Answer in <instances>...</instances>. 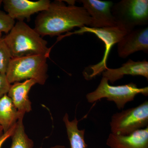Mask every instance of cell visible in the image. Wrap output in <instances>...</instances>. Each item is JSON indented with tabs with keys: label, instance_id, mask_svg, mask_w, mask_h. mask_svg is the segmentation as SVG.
Returning a JSON list of instances; mask_svg holds the SVG:
<instances>
[{
	"label": "cell",
	"instance_id": "cell-1",
	"mask_svg": "<svg viewBox=\"0 0 148 148\" xmlns=\"http://www.w3.org/2000/svg\"><path fill=\"white\" fill-rule=\"evenodd\" d=\"M91 18L83 7L66 5L64 1L51 2L47 9L36 17L35 31L41 36H60L75 27L90 26Z\"/></svg>",
	"mask_w": 148,
	"mask_h": 148
},
{
	"label": "cell",
	"instance_id": "cell-2",
	"mask_svg": "<svg viewBox=\"0 0 148 148\" xmlns=\"http://www.w3.org/2000/svg\"><path fill=\"white\" fill-rule=\"evenodd\" d=\"M3 38L12 58L35 54L49 57L51 47H48L47 41L24 21H17Z\"/></svg>",
	"mask_w": 148,
	"mask_h": 148
},
{
	"label": "cell",
	"instance_id": "cell-3",
	"mask_svg": "<svg viewBox=\"0 0 148 148\" xmlns=\"http://www.w3.org/2000/svg\"><path fill=\"white\" fill-rule=\"evenodd\" d=\"M48 57L35 54L12 58L5 73L8 82L11 84L32 79L38 84H45L48 78Z\"/></svg>",
	"mask_w": 148,
	"mask_h": 148
},
{
	"label": "cell",
	"instance_id": "cell-4",
	"mask_svg": "<svg viewBox=\"0 0 148 148\" xmlns=\"http://www.w3.org/2000/svg\"><path fill=\"white\" fill-rule=\"evenodd\" d=\"M139 94L148 95V87L138 88L137 84L130 83L123 85H110L107 79L103 77L96 89L87 93L86 99L89 103H94L106 98L108 101L114 103L119 110L124 108L126 103L134 101L135 96Z\"/></svg>",
	"mask_w": 148,
	"mask_h": 148
},
{
	"label": "cell",
	"instance_id": "cell-5",
	"mask_svg": "<svg viewBox=\"0 0 148 148\" xmlns=\"http://www.w3.org/2000/svg\"><path fill=\"white\" fill-rule=\"evenodd\" d=\"M91 33L94 34L104 42L105 51L103 59L99 63L95 65L90 66L88 68V73H84V76L87 80L92 79L100 75L108 69L107 61L110 51L112 47L118 43L127 32L125 29L116 25L112 27H103L101 28H90L84 27L79 30L73 33L69 32L65 36H60V39L64 37L73 34H83L85 33Z\"/></svg>",
	"mask_w": 148,
	"mask_h": 148
},
{
	"label": "cell",
	"instance_id": "cell-6",
	"mask_svg": "<svg viewBox=\"0 0 148 148\" xmlns=\"http://www.w3.org/2000/svg\"><path fill=\"white\" fill-rule=\"evenodd\" d=\"M112 12L116 25L127 33L148 24V0H122L114 3Z\"/></svg>",
	"mask_w": 148,
	"mask_h": 148
},
{
	"label": "cell",
	"instance_id": "cell-7",
	"mask_svg": "<svg viewBox=\"0 0 148 148\" xmlns=\"http://www.w3.org/2000/svg\"><path fill=\"white\" fill-rule=\"evenodd\" d=\"M111 133L114 135H130L148 126V101L135 108L114 114L110 123Z\"/></svg>",
	"mask_w": 148,
	"mask_h": 148
},
{
	"label": "cell",
	"instance_id": "cell-8",
	"mask_svg": "<svg viewBox=\"0 0 148 148\" xmlns=\"http://www.w3.org/2000/svg\"><path fill=\"white\" fill-rule=\"evenodd\" d=\"M83 7L91 18L90 28H101L116 26L112 12L114 3L110 1L81 0Z\"/></svg>",
	"mask_w": 148,
	"mask_h": 148
},
{
	"label": "cell",
	"instance_id": "cell-9",
	"mask_svg": "<svg viewBox=\"0 0 148 148\" xmlns=\"http://www.w3.org/2000/svg\"><path fill=\"white\" fill-rule=\"evenodd\" d=\"M51 1L49 0H40L32 1L28 0H4V9L8 14L15 20L24 21L30 20L33 14L47 9Z\"/></svg>",
	"mask_w": 148,
	"mask_h": 148
},
{
	"label": "cell",
	"instance_id": "cell-10",
	"mask_svg": "<svg viewBox=\"0 0 148 148\" xmlns=\"http://www.w3.org/2000/svg\"><path fill=\"white\" fill-rule=\"evenodd\" d=\"M148 52V27L140 28L127 33L117 43L118 55L125 58L137 51Z\"/></svg>",
	"mask_w": 148,
	"mask_h": 148
},
{
	"label": "cell",
	"instance_id": "cell-11",
	"mask_svg": "<svg viewBox=\"0 0 148 148\" xmlns=\"http://www.w3.org/2000/svg\"><path fill=\"white\" fill-rule=\"evenodd\" d=\"M106 145L110 148H148V126L128 135L111 133Z\"/></svg>",
	"mask_w": 148,
	"mask_h": 148
},
{
	"label": "cell",
	"instance_id": "cell-12",
	"mask_svg": "<svg viewBox=\"0 0 148 148\" xmlns=\"http://www.w3.org/2000/svg\"><path fill=\"white\" fill-rule=\"evenodd\" d=\"M36 84L34 80L30 79L11 84L7 95L20 114L24 115L32 111V103L29 99V93Z\"/></svg>",
	"mask_w": 148,
	"mask_h": 148
},
{
	"label": "cell",
	"instance_id": "cell-13",
	"mask_svg": "<svg viewBox=\"0 0 148 148\" xmlns=\"http://www.w3.org/2000/svg\"><path fill=\"white\" fill-rule=\"evenodd\" d=\"M103 77L106 78L112 84L122 78L125 75L141 76L148 79V62L146 60L135 61L129 59L122 64L120 68L112 69L108 68L102 73Z\"/></svg>",
	"mask_w": 148,
	"mask_h": 148
},
{
	"label": "cell",
	"instance_id": "cell-14",
	"mask_svg": "<svg viewBox=\"0 0 148 148\" xmlns=\"http://www.w3.org/2000/svg\"><path fill=\"white\" fill-rule=\"evenodd\" d=\"M24 115L17 111L7 94L0 98V126L2 127L4 133L16 124L20 117Z\"/></svg>",
	"mask_w": 148,
	"mask_h": 148
},
{
	"label": "cell",
	"instance_id": "cell-15",
	"mask_svg": "<svg viewBox=\"0 0 148 148\" xmlns=\"http://www.w3.org/2000/svg\"><path fill=\"white\" fill-rule=\"evenodd\" d=\"M67 135L70 143L69 148H87L85 140V130L79 129L78 121L76 118L73 120H69V115L66 114L63 117Z\"/></svg>",
	"mask_w": 148,
	"mask_h": 148
},
{
	"label": "cell",
	"instance_id": "cell-16",
	"mask_svg": "<svg viewBox=\"0 0 148 148\" xmlns=\"http://www.w3.org/2000/svg\"><path fill=\"white\" fill-rule=\"evenodd\" d=\"M24 116L19 118L11 136L12 143L10 148H33L34 143L28 137L25 131L23 124Z\"/></svg>",
	"mask_w": 148,
	"mask_h": 148
},
{
	"label": "cell",
	"instance_id": "cell-17",
	"mask_svg": "<svg viewBox=\"0 0 148 148\" xmlns=\"http://www.w3.org/2000/svg\"><path fill=\"white\" fill-rule=\"evenodd\" d=\"M12 58L8 47L3 38H0V73L5 74L9 64Z\"/></svg>",
	"mask_w": 148,
	"mask_h": 148
},
{
	"label": "cell",
	"instance_id": "cell-18",
	"mask_svg": "<svg viewBox=\"0 0 148 148\" xmlns=\"http://www.w3.org/2000/svg\"><path fill=\"white\" fill-rule=\"evenodd\" d=\"M15 24V20L7 13L0 10V33L8 34Z\"/></svg>",
	"mask_w": 148,
	"mask_h": 148
},
{
	"label": "cell",
	"instance_id": "cell-19",
	"mask_svg": "<svg viewBox=\"0 0 148 148\" xmlns=\"http://www.w3.org/2000/svg\"><path fill=\"white\" fill-rule=\"evenodd\" d=\"M11 84L8 82L5 74L0 73V98L7 94Z\"/></svg>",
	"mask_w": 148,
	"mask_h": 148
},
{
	"label": "cell",
	"instance_id": "cell-20",
	"mask_svg": "<svg viewBox=\"0 0 148 148\" xmlns=\"http://www.w3.org/2000/svg\"><path fill=\"white\" fill-rule=\"evenodd\" d=\"M16 123L12 127H11L10 129L8 130L6 132L4 133L2 137L0 138V148H1L3 144L6 141V140L10 137H11V136L13 135L15 127H16Z\"/></svg>",
	"mask_w": 148,
	"mask_h": 148
},
{
	"label": "cell",
	"instance_id": "cell-21",
	"mask_svg": "<svg viewBox=\"0 0 148 148\" xmlns=\"http://www.w3.org/2000/svg\"><path fill=\"white\" fill-rule=\"evenodd\" d=\"M67 3L69 5H75V1H63Z\"/></svg>",
	"mask_w": 148,
	"mask_h": 148
},
{
	"label": "cell",
	"instance_id": "cell-22",
	"mask_svg": "<svg viewBox=\"0 0 148 148\" xmlns=\"http://www.w3.org/2000/svg\"><path fill=\"white\" fill-rule=\"evenodd\" d=\"M49 148H65V147H64V146L59 145H57L53 146V147H50Z\"/></svg>",
	"mask_w": 148,
	"mask_h": 148
},
{
	"label": "cell",
	"instance_id": "cell-23",
	"mask_svg": "<svg viewBox=\"0 0 148 148\" xmlns=\"http://www.w3.org/2000/svg\"><path fill=\"white\" fill-rule=\"evenodd\" d=\"M3 133V130L2 127L1 126H0V138L2 137V136Z\"/></svg>",
	"mask_w": 148,
	"mask_h": 148
},
{
	"label": "cell",
	"instance_id": "cell-24",
	"mask_svg": "<svg viewBox=\"0 0 148 148\" xmlns=\"http://www.w3.org/2000/svg\"><path fill=\"white\" fill-rule=\"evenodd\" d=\"M3 1L2 0H0V8H1V5L2 4Z\"/></svg>",
	"mask_w": 148,
	"mask_h": 148
},
{
	"label": "cell",
	"instance_id": "cell-25",
	"mask_svg": "<svg viewBox=\"0 0 148 148\" xmlns=\"http://www.w3.org/2000/svg\"><path fill=\"white\" fill-rule=\"evenodd\" d=\"M2 37V33H0V38Z\"/></svg>",
	"mask_w": 148,
	"mask_h": 148
}]
</instances>
